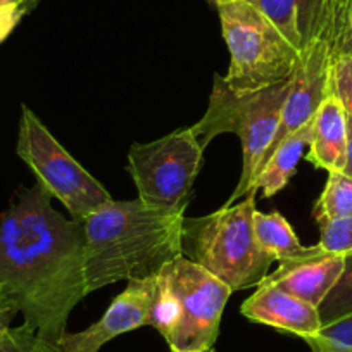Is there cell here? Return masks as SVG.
<instances>
[{"label": "cell", "instance_id": "22", "mask_svg": "<svg viewBox=\"0 0 352 352\" xmlns=\"http://www.w3.org/2000/svg\"><path fill=\"white\" fill-rule=\"evenodd\" d=\"M321 230L320 249L333 256H347L352 254V214L344 218L330 219L318 223Z\"/></svg>", "mask_w": 352, "mask_h": 352}, {"label": "cell", "instance_id": "14", "mask_svg": "<svg viewBox=\"0 0 352 352\" xmlns=\"http://www.w3.org/2000/svg\"><path fill=\"white\" fill-rule=\"evenodd\" d=\"M287 42L304 52L316 40L321 0H250Z\"/></svg>", "mask_w": 352, "mask_h": 352}, {"label": "cell", "instance_id": "32", "mask_svg": "<svg viewBox=\"0 0 352 352\" xmlns=\"http://www.w3.org/2000/svg\"><path fill=\"white\" fill-rule=\"evenodd\" d=\"M219 2H221V0H219Z\"/></svg>", "mask_w": 352, "mask_h": 352}, {"label": "cell", "instance_id": "15", "mask_svg": "<svg viewBox=\"0 0 352 352\" xmlns=\"http://www.w3.org/2000/svg\"><path fill=\"white\" fill-rule=\"evenodd\" d=\"M311 138H313V120L294 131L270 154L254 182L252 192L256 194L261 192L264 197H273L282 188H285L290 178L296 175L297 164L302 157L304 148L309 147Z\"/></svg>", "mask_w": 352, "mask_h": 352}, {"label": "cell", "instance_id": "13", "mask_svg": "<svg viewBox=\"0 0 352 352\" xmlns=\"http://www.w3.org/2000/svg\"><path fill=\"white\" fill-rule=\"evenodd\" d=\"M347 142V113L337 97L328 94L313 118V138L306 159L328 173L344 171Z\"/></svg>", "mask_w": 352, "mask_h": 352}, {"label": "cell", "instance_id": "1", "mask_svg": "<svg viewBox=\"0 0 352 352\" xmlns=\"http://www.w3.org/2000/svg\"><path fill=\"white\" fill-rule=\"evenodd\" d=\"M0 290L54 349L87 297L81 223L56 211L40 184L0 214Z\"/></svg>", "mask_w": 352, "mask_h": 352}, {"label": "cell", "instance_id": "7", "mask_svg": "<svg viewBox=\"0 0 352 352\" xmlns=\"http://www.w3.org/2000/svg\"><path fill=\"white\" fill-rule=\"evenodd\" d=\"M202 159L204 148L192 128H182L147 144H133L128 152V169L138 199L162 211L187 209Z\"/></svg>", "mask_w": 352, "mask_h": 352}, {"label": "cell", "instance_id": "21", "mask_svg": "<svg viewBox=\"0 0 352 352\" xmlns=\"http://www.w3.org/2000/svg\"><path fill=\"white\" fill-rule=\"evenodd\" d=\"M304 340L313 352H352V314L321 327L318 333Z\"/></svg>", "mask_w": 352, "mask_h": 352}, {"label": "cell", "instance_id": "6", "mask_svg": "<svg viewBox=\"0 0 352 352\" xmlns=\"http://www.w3.org/2000/svg\"><path fill=\"white\" fill-rule=\"evenodd\" d=\"M16 152L35 173L36 184L66 206L74 221H83L113 201L106 187L56 140L28 106L21 107Z\"/></svg>", "mask_w": 352, "mask_h": 352}, {"label": "cell", "instance_id": "19", "mask_svg": "<svg viewBox=\"0 0 352 352\" xmlns=\"http://www.w3.org/2000/svg\"><path fill=\"white\" fill-rule=\"evenodd\" d=\"M349 214H352V176L344 171H330L323 194L314 208V218L321 223Z\"/></svg>", "mask_w": 352, "mask_h": 352}, {"label": "cell", "instance_id": "18", "mask_svg": "<svg viewBox=\"0 0 352 352\" xmlns=\"http://www.w3.org/2000/svg\"><path fill=\"white\" fill-rule=\"evenodd\" d=\"M180 318L182 306L173 287V270L169 263L155 275V290L148 313V324L155 328L169 344L180 324Z\"/></svg>", "mask_w": 352, "mask_h": 352}, {"label": "cell", "instance_id": "20", "mask_svg": "<svg viewBox=\"0 0 352 352\" xmlns=\"http://www.w3.org/2000/svg\"><path fill=\"white\" fill-rule=\"evenodd\" d=\"M321 327L352 314V254L345 256L344 272L323 302L318 306Z\"/></svg>", "mask_w": 352, "mask_h": 352}, {"label": "cell", "instance_id": "16", "mask_svg": "<svg viewBox=\"0 0 352 352\" xmlns=\"http://www.w3.org/2000/svg\"><path fill=\"white\" fill-rule=\"evenodd\" d=\"M254 233L264 252L270 254L273 261H278V264L294 259L306 250V245L297 239L292 225L278 211L261 212L256 209Z\"/></svg>", "mask_w": 352, "mask_h": 352}, {"label": "cell", "instance_id": "31", "mask_svg": "<svg viewBox=\"0 0 352 352\" xmlns=\"http://www.w3.org/2000/svg\"><path fill=\"white\" fill-rule=\"evenodd\" d=\"M171 352H176V351H171ZM204 352H214V349H209V351H204Z\"/></svg>", "mask_w": 352, "mask_h": 352}, {"label": "cell", "instance_id": "11", "mask_svg": "<svg viewBox=\"0 0 352 352\" xmlns=\"http://www.w3.org/2000/svg\"><path fill=\"white\" fill-rule=\"evenodd\" d=\"M344 263L345 256L323 252L316 243L306 247L300 256L280 263L278 268L264 276L261 283L278 287L318 307L340 278Z\"/></svg>", "mask_w": 352, "mask_h": 352}, {"label": "cell", "instance_id": "28", "mask_svg": "<svg viewBox=\"0 0 352 352\" xmlns=\"http://www.w3.org/2000/svg\"><path fill=\"white\" fill-rule=\"evenodd\" d=\"M38 4L40 0H25V2H23V9H25V12L28 14V12H32Z\"/></svg>", "mask_w": 352, "mask_h": 352}, {"label": "cell", "instance_id": "24", "mask_svg": "<svg viewBox=\"0 0 352 352\" xmlns=\"http://www.w3.org/2000/svg\"><path fill=\"white\" fill-rule=\"evenodd\" d=\"M330 94L337 97L345 113L352 116V56H337L331 60Z\"/></svg>", "mask_w": 352, "mask_h": 352}, {"label": "cell", "instance_id": "30", "mask_svg": "<svg viewBox=\"0 0 352 352\" xmlns=\"http://www.w3.org/2000/svg\"><path fill=\"white\" fill-rule=\"evenodd\" d=\"M209 2H211V4H214V6H216V4H218V2H219V0H209Z\"/></svg>", "mask_w": 352, "mask_h": 352}, {"label": "cell", "instance_id": "12", "mask_svg": "<svg viewBox=\"0 0 352 352\" xmlns=\"http://www.w3.org/2000/svg\"><path fill=\"white\" fill-rule=\"evenodd\" d=\"M240 311L254 323L268 324L302 338L321 330L318 307L268 283H259L256 292L242 304Z\"/></svg>", "mask_w": 352, "mask_h": 352}, {"label": "cell", "instance_id": "3", "mask_svg": "<svg viewBox=\"0 0 352 352\" xmlns=\"http://www.w3.org/2000/svg\"><path fill=\"white\" fill-rule=\"evenodd\" d=\"M256 195L250 192L240 204L185 218L182 226V256L208 270L232 292L259 285L273 263L254 233Z\"/></svg>", "mask_w": 352, "mask_h": 352}, {"label": "cell", "instance_id": "2", "mask_svg": "<svg viewBox=\"0 0 352 352\" xmlns=\"http://www.w3.org/2000/svg\"><path fill=\"white\" fill-rule=\"evenodd\" d=\"M185 209L162 211L135 201H111L83 219L85 289L157 275L182 256Z\"/></svg>", "mask_w": 352, "mask_h": 352}, {"label": "cell", "instance_id": "23", "mask_svg": "<svg viewBox=\"0 0 352 352\" xmlns=\"http://www.w3.org/2000/svg\"><path fill=\"white\" fill-rule=\"evenodd\" d=\"M0 352H56V349L28 324H21L0 333Z\"/></svg>", "mask_w": 352, "mask_h": 352}, {"label": "cell", "instance_id": "10", "mask_svg": "<svg viewBox=\"0 0 352 352\" xmlns=\"http://www.w3.org/2000/svg\"><path fill=\"white\" fill-rule=\"evenodd\" d=\"M154 290L155 276L130 280L126 289L114 297L97 323L76 333L64 331L60 340L57 342L56 352H99L113 338L148 324Z\"/></svg>", "mask_w": 352, "mask_h": 352}, {"label": "cell", "instance_id": "29", "mask_svg": "<svg viewBox=\"0 0 352 352\" xmlns=\"http://www.w3.org/2000/svg\"><path fill=\"white\" fill-rule=\"evenodd\" d=\"M25 0H0V9L11 8V6H23Z\"/></svg>", "mask_w": 352, "mask_h": 352}, {"label": "cell", "instance_id": "27", "mask_svg": "<svg viewBox=\"0 0 352 352\" xmlns=\"http://www.w3.org/2000/svg\"><path fill=\"white\" fill-rule=\"evenodd\" d=\"M347 164H345L344 173L345 175L352 176V116L347 114Z\"/></svg>", "mask_w": 352, "mask_h": 352}, {"label": "cell", "instance_id": "5", "mask_svg": "<svg viewBox=\"0 0 352 352\" xmlns=\"http://www.w3.org/2000/svg\"><path fill=\"white\" fill-rule=\"evenodd\" d=\"M230 50L225 81L236 92H252L289 80L300 54L250 0L216 4Z\"/></svg>", "mask_w": 352, "mask_h": 352}, {"label": "cell", "instance_id": "26", "mask_svg": "<svg viewBox=\"0 0 352 352\" xmlns=\"http://www.w3.org/2000/svg\"><path fill=\"white\" fill-rule=\"evenodd\" d=\"M16 314H19L16 302L8 294L0 290V333H4L8 328H11V323L16 318Z\"/></svg>", "mask_w": 352, "mask_h": 352}, {"label": "cell", "instance_id": "9", "mask_svg": "<svg viewBox=\"0 0 352 352\" xmlns=\"http://www.w3.org/2000/svg\"><path fill=\"white\" fill-rule=\"evenodd\" d=\"M330 49L321 40H314L304 52H300L299 63L292 74V85L282 109L278 130L270 145L268 152L261 161L259 171L266 159L273 151L296 130L309 123L316 114L318 107L324 97L330 94V73H331ZM259 175V173H257Z\"/></svg>", "mask_w": 352, "mask_h": 352}, {"label": "cell", "instance_id": "17", "mask_svg": "<svg viewBox=\"0 0 352 352\" xmlns=\"http://www.w3.org/2000/svg\"><path fill=\"white\" fill-rule=\"evenodd\" d=\"M316 40L327 43L331 57L352 56V0H321Z\"/></svg>", "mask_w": 352, "mask_h": 352}, {"label": "cell", "instance_id": "4", "mask_svg": "<svg viewBox=\"0 0 352 352\" xmlns=\"http://www.w3.org/2000/svg\"><path fill=\"white\" fill-rule=\"evenodd\" d=\"M290 85L292 76L261 90L236 92L226 85L225 78L218 74L214 76L208 111L190 128L204 151L218 135L233 133L240 138L242 173L235 192L225 206L235 204L252 192L261 161L278 130Z\"/></svg>", "mask_w": 352, "mask_h": 352}, {"label": "cell", "instance_id": "25", "mask_svg": "<svg viewBox=\"0 0 352 352\" xmlns=\"http://www.w3.org/2000/svg\"><path fill=\"white\" fill-rule=\"evenodd\" d=\"M25 16L26 12L23 6H11V8L0 9V43L14 32V28Z\"/></svg>", "mask_w": 352, "mask_h": 352}, {"label": "cell", "instance_id": "8", "mask_svg": "<svg viewBox=\"0 0 352 352\" xmlns=\"http://www.w3.org/2000/svg\"><path fill=\"white\" fill-rule=\"evenodd\" d=\"M173 287L180 299L182 318L169 349L176 352H204L214 349L223 311L232 290L221 280L178 256L171 263Z\"/></svg>", "mask_w": 352, "mask_h": 352}]
</instances>
